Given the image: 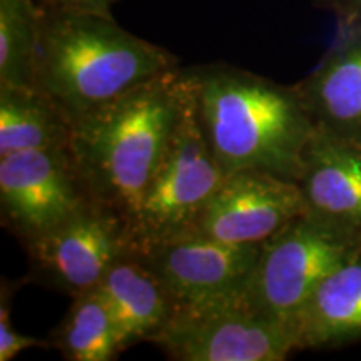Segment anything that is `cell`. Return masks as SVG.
I'll return each instance as SVG.
<instances>
[{
  "label": "cell",
  "instance_id": "cell-1",
  "mask_svg": "<svg viewBox=\"0 0 361 361\" xmlns=\"http://www.w3.org/2000/svg\"><path fill=\"white\" fill-rule=\"evenodd\" d=\"M211 151L224 174L263 169L298 180L314 130L295 85L216 62L183 67Z\"/></svg>",
  "mask_w": 361,
  "mask_h": 361
},
{
  "label": "cell",
  "instance_id": "cell-2",
  "mask_svg": "<svg viewBox=\"0 0 361 361\" xmlns=\"http://www.w3.org/2000/svg\"><path fill=\"white\" fill-rule=\"evenodd\" d=\"M178 67L173 52L126 30L112 12L42 7L35 87L71 123Z\"/></svg>",
  "mask_w": 361,
  "mask_h": 361
},
{
  "label": "cell",
  "instance_id": "cell-3",
  "mask_svg": "<svg viewBox=\"0 0 361 361\" xmlns=\"http://www.w3.org/2000/svg\"><path fill=\"white\" fill-rule=\"evenodd\" d=\"M180 99L179 66L72 121L69 147L90 194L128 226L169 141Z\"/></svg>",
  "mask_w": 361,
  "mask_h": 361
},
{
  "label": "cell",
  "instance_id": "cell-4",
  "mask_svg": "<svg viewBox=\"0 0 361 361\" xmlns=\"http://www.w3.org/2000/svg\"><path fill=\"white\" fill-rule=\"evenodd\" d=\"M180 75L178 119L129 224L137 255L196 233L202 211L226 178L202 133L196 99L183 67Z\"/></svg>",
  "mask_w": 361,
  "mask_h": 361
},
{
  "label": "cell",
  "instance_id": "cell-5",
  "mask_svg": "<svg viewBox=\"0 0 361 361\" xmlns=\"http://www.w3.org/2000/svg\"><path fill=\"white\" fill-rule=\"evenodd\" d=\"M358 256L360 236L305 213L261 245L245 298L261 314L293 329L316 288Z\"/></svg>",
  "mask_w": 361,
  "mask_h": 361
},
{
  "label": "cell",
  "instance_id": "cell-6",
  "mask_svg": "<svg viewBox=\"0 0 361 361\" xmlns=\"http://www.w3.org/2000/svg\"><path fill=\"white\" fill-rule=\"evenodd\" d=\"M154 345L178 361H283L298 351L293 329L256 311L245 293L178 303Z\"/></svg>",
  "mask_w": 361,
  "mask_h": 361
},
{
  "label": "cell",
  "instance_id": "cell-7",
  "mask_svg": "<svg viewBox=\"0 0 361 361\" xmlns=\"http://www.w3.org/2000/svg\"><path fill=\"white\" fill-rule=\"evenodd\" d=\"M94 201L69 146L0 157L2 226L29 246Z\"/></svg>",
  "mask_w": 361,
  "mask_h": 361
},
{
  "label": "cell",
  "instance_id": "cell-8",
  "mask_svg": "<svg viewBox=\"0 0 361 361\" xmlns=\"http://www.w3.org/2000/svg\"><path fill=\"white\" fill-rule=\"evenodd\" d=\"M25 251L30 283L71 298L97 288L117 261L135 252L128 221L96 200Z\"/></svg>",
  "mask_w": 361,
  "mask_h": 361
},
{
  "label": "cell",
  "instance_id": "cell-9",
  "mask_svg": "<svg viewBox=\"0 0 361 361\" xmlns=\"http://www.w3.org/2000/svg\"><path fill=\"white\" fill-rule=\"evenodd\" d=\"M306 213L300 184L263 169L226 174L204 211L197 231L229 245H263Z\"/></svg>",
  "mask_w": 361,
  "mask_h": 361
},
{
  "label": "cell",
  "instance_id": "cell-10",
  "mask_svg": "<svg viewBox=\"0 0 361 361\" xmlns=\"http://www.w3.org/2000/svg\"><path fill=\"white\" fill-rule=\"evenodd\" d=\"M261 245H229L194 233L139 255L176 303L245 293Z\"/></svg>",
  "mask_w": 361,
  "mask_h": 361
},
{
  "label": "cell",
  "instance_id": "cell-11",
  "mask_svg": "<svg viewBox=\"0 0 361 361\" xmlns=\"http://www.w3.org/2000/svg\"><path fill=\"white\" fill-rule=\"evenodd\" d=\"M296 183L306 214L361 238V141L314 128Z\"/></svg>",
  "mask_w": 361,
  "mask_h": 361
},
{
  "label": "cell",
  "instance_id": "cell-12",
  "mask_svg": "<svg viewBox=\"0 0 361 361\" xmlns=\"http://www.w3.org/2000/svg\"><path fill=\"white\" fill-rule=\"evenodd\" d=\"M295 87L316 128L361 141V25H340L322 62Z\"/></svg>",
  "mask_w": 361,
  "mask_h": 361
},
{
  "label": "cell",
  "instance_id": "cell-13",
  "mask_svg": "<svg viewBox=\"0 0 361 361\" xmlns=\"http://www.w3.org/2000/svg\"><path fill=\"white\" fill-rule=\"evenodd\" d=\"M97 290L106 301L124 351L139 343H156L178 305L137 252L117 261Z\"/></svg>",
  "mask_w": 361,
  "mask_h": 361
},
{
  "label": "cell",
  "instance_id": "cell-14",
  "mask_svg": "<svg viewBox=\"0 0 361 361\" xmlns=\"http://www.w3.org/2000/svg\"><path fill=\"white\" fill-rule=\"evenodd\" d=\"M300 350L338 348L361 341V256L316 288L293 323Z\"/></svg>",
  "mask_w": 361,
  "mask_h": 361
},
{
  "label": "cell",
  "instance_id": "cell-15",
  "mask_svg": "<svg viewBox=\"0 0 361 361\" xmlns=\"http://www.w3.org/2000/svg\"><path fill=\"white\" fill-rule=\"evenodd\" d=\"M72 123L37 87H0V157L69 146Z\"/></svg>",
  "mask_w": 361,
  "mask_h": 361
},
{
  "label": "cell",
  "instance_id": "cell-16",
  "mask_svg": "<svg viewBox=\"0 0 361 361\" xmlns=\"http://www.w3.org/2000/svg\"><path fill=\"white\" fill-rule=\"evenodd\" d=\"M49 341L69 361H114L124 351L97 288L72 298L64 319Z\"/></svg>",
  "mask_w": 361,
  "mask_h": 361
},
{
  "label": "cell",
  "instance_id": "cell-17",
  "mask_svg": "<svg viewBox=\"0 0 361 361\" xmlns=\"http://www.w3.org/2000/svg\"><path fill=\"white\" fill-rule=\"evenodd\" d=\"M42 6L0 0V87H35Z\"/></svg>",
  "mask_w": 361,
  "mask_h": 361
},
{
  "label": "cell",
  "instance_id": "cell-18",
  "mask_svg": "<svg viewBox=\"0 0 361 361\" xmlns=\"http://www.w3.org/2000/svg\"><path fill=\"white\" fill-rule=\"evenodd\" d=\"M30 283L29 276L22 279L2 278L0 283V361H12L20 353L32 348H49L51 341L24 335L13 329L12 303L24 284Z\"/></svg>",
  "mask_w": 361,
  "mask_h": 361
},
{
  "label": "cell",
  "instance_id": "cell-19",
  "mask_svg": "<svg viewBox=\"0 0 361 361\" xmlns=\"http://www.w3.org/2000/svg\"><path fill=\"white\" fill-rule=\"evenodd\" d=\"M316 6L335 13L340 25H361V0H316Z\"/></svg>",
  "mask_w": 361,
  "mask_h": 361
},
{
  "label": "cell",
  "instance_id": "cell-20",
  "mask_svg": "<svg viewBox=\"0 0 361 361\" xmlns=\"http://www.w3.org/2000/svg\"><path fill=\"white\" fill-rule=\"evenodd\" d=\"M42 7L80 8V11L111 12L119 0H37Z\"/></svg>",
  "mask_w": 361,
  "mask_h": 361
}]
</instances>
